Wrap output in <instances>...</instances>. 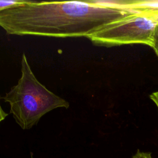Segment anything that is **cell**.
Listing matches in <instances>:
<instances>
[{"mask_svg":"<svg viewBox=\"0 0 158 158\" xmlns=\"http://www.w3.org/2000/svg\"><path fill=\"white\" fill-rule=\"evenodd\" d=\"M135 12L130 9L96 6L88 1H24L0 10V27L9 35L88 38Z\"/></svg>","mask_w":158,"mask_h":158,"instance_id":"1","label":"cell"},{"mask_svg":"<svg viewBox=\"0 0 158 158\" xmlns=\"http://www.w3.org/2000/svg\"><path fill=\"white\" fill-rule=\"evenodd\" d=\"M2 99L10 105V113L23 130L36 125L48 112L69 107V103L41 83L34 75L25 53L21 59V77Z\"/></svg>","mask_w":158,"mask_h":158,"instance_id":"2","label":"cell"},{"mask_svg":"<svg viewBox=\"0 0 158 158\" xmlns=\"http://www.w3.org/2000/svg\"><path fill=\"white\" fill-rule=\"evenodd\" d=\"M157 26L158 15L136 12L107 24L87 38L99 46L143 44L152 48Z\"/></svg>","mask_w":158,"mask_h":158,"instance_id":"3","label":"cell"},{"mask_svg":"<svg viewBox=\"0 0 158 158\" xmlns=\"http://www.w3.org/2000/svg\"><path fill=\"white\" fill-rule=\"evenodd\" d=\"M127 9L136 12H148L158 15V1L135 0L133 4Z\"/></svg>","mask_w":158,"mask_h":158,"instance_id":"4","label":"cell"},{"mask_svg":"<svg viewBox=\"0 0 158 158\" xmlns=\"http://www.w3.org/2000/svg\"><path fill=\"white\" fill-rule=\"evenodd\" d=\"M23 0L17 1H0V10L20 4L23 2Z\"/></svg>","mask_w":158,"mask_h":158,"instance_id":"5","label":"cell"},{"mask_svg":"<svg viewBox=\"0 0 158 158\" xmlns=\"http://www.w3.org/2000/svg\"><path fill=\"white\" fill-rule=\"evenodd\" d=\"M132 158H152L151 152L141 151L138 149L136 152L133 156Z\"/></svg>","mask_w":158,"mask_h":158,"instance_id":"6","label":"cell"},{"mask_svg":"<svg viewBox=\"0 0 158 158\" xmlns=\"http://www.w3.org/2000/svg\"><path fill=\"white\" fill-rule=\"evenodd\" d=\"M152 48H153L156 54L158 57V26L156 28L155 35H154V43Z\"/></svg>","mask_w":158,"mask_h":158,"instance_id":"7","label":"cell"},{"mask_svg":"<svg viewBox=\"0 0 158 158\" xmlns=\"http://www.w3.org/2000/svg\"><path fill=\"white\" fill-rule=\"evenodd\" d=\"M149 98L154 102V104H156V106L158 109V91L152 93L149 96Z\"/></svg>","mask_w":158,"mask_h":158,"instance_id":"8","label":"cell"},{"mask_svg":"<svg viewBox=\"0 0 158 158\" xmlns=\"http://www.w3.org/2000/svg\"><path fill=\"white\" fill-rule=\"evenodd\" d=\"M1 99V98H0ZM8 115V114H7L2 108L1 106V103H0V123L3 121L6 117Z\"/></svg>","mask_w":158,"mask_h":158,"instance_id":"9","label":"cell"},{"mask_svg":"<svg viewBox=\"0 0 158 158\" xmlns=\"http://www.w3.org/2000/svg\"><path fill=\"white\" fill-rule=\"evenodd\" d=\"M30 157H31V158H33V153H32V152H30Z\"/></svg>","mask_w":158,"mask_h":158,"instance_id":"10","label":"cell"}]
</instances>
